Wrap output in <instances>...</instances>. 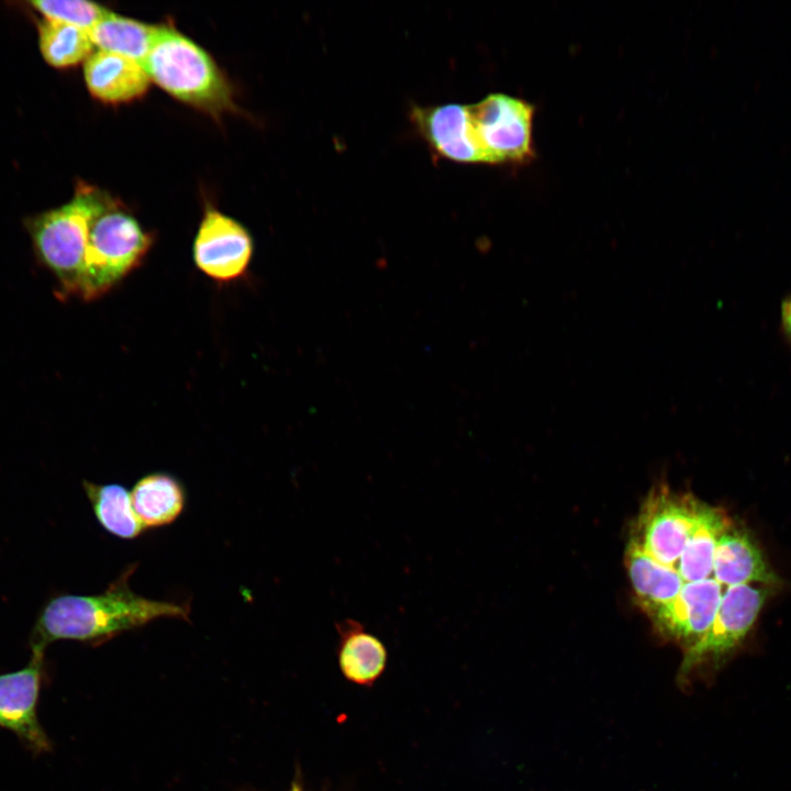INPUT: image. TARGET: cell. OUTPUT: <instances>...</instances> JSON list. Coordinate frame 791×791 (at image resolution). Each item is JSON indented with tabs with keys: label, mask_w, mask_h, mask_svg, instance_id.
I'll return each instance as SVG.
<instances>
[{
	"label": "cell",
	"mask_w": 791,
	"mask_h": 791,
	"mask_svg": "<svg viewBox=\"0 0 791 791\" xmlns=\"http://www.w3.org/2000/svg\"><path fill=\"white\" fill-rule=\"evenodd\" d=\"M252 255L248 231L232 218L207 210L193 243V260L199 270L214 281H234L246 272Z\"/></svg>",
	"instance_id": "obj_9"
},
{
	"label": "cell",
	"mask_w": 791,
	"mask_h": 791,
	"mask_svg": "<svg viewBox=\"0 0 791 791\" xmlns=\"http://www.w3.org/2000/svg\"><path fill=\"white\" fill-rule=\"evenodd\" d=\"M713 572L714 579L727 587L776 581L775 572L769 568L753 539L746 533L731 526L717 542Z\"/></svg>",
	"instance_id": "obj_14"
},
{
	"label": "cell",
	"mask_w": 791,
	"mask_h": 791,
	"mask_svg": "<svg viewBox=\"0 0 791 791\" xmlns=\"http://www.w3.org/2000/svg\"><path fill=\"white\" fill-rule=\"evenodd\" d=\"M110 201L98 190L80 186L71 201L43 213L31 226L38 256L66 294L77 296L90 227Z\"/></svg>",
	"instance_id": "obj_3"
},
{
	"label": "cell",
	"mask_w": 791,
	"mask_h": 791,
	"mask_svg": "<svg viewBox=\"0 0 791 791\" xmlns=\"http://www.w3.org/2000/svg\"><path fill=\"white\" fill-rule=\"evenodd\" d=\"M410 118L439 157L457 163H482L471 138L467 104L413 105Z\"/></svg>",
	"instance_id": "obj_11"
},
{
	"label": "cell",
	"mask_w": 791,
	"mask_h": 791,
	"mask_svg": "<svg viewBox=\"0 0 791 791\" xmlns=\"http://www.w3.org/2000/svg\"><path fill=\"white\" fill-rule=\"evenodd\" d=\"M702 503L667 489L649 495L637 520L635 541L659 562L676 568Z\"/></svg>",
	"instance_id": "obj_6"
},
{
	"label": "cell",
	"mask_w": 791,
	"mask_h": 791,
	"mask_svg": "<svg viewBox=\"0 0 791 791\" xmlns=\"http://www.w3.org/2000/svg\"><path fill=\"white\" fill-rule=\"evenodd\" d=\"M83 74L91 94L108 103L140 98L151 80L136 60L104 51H97L86 59Z\"/></svg>",
	"instance_id": "obj_12"
},
{
	"label": "cell",
	"mask_w": 791,
	"mask_h": 791,
	"mask_svg": "<svg viewBox=\"0 0 791 791\" xmlns=\"http://www.w3.org/2000/svg\"><path fill=\"white\" fill-rule=\"evenodd\" d=\"M151 244L137 220L110 201L90 227L77 296L104 294L142 263Z\"/></svg>",
	"instance_id": "obj_4"
},
{
	"label": "cell",
	"mask_w": 791,
	"mask_h": 791,
	"mask_svg": "<svg viewBox=\"0 0 791 791\" xmlns=\"http://www.w3.org/2000/svg\"><path fill=\"white\" fill-rule=\"evenodd\" d=\"M45 650L32 649L21 670L0 673V727L12 732L33 754L51 749L37 715Z\"/></svg>",
	"instance_id": "obj_8"
},
{
	"label": "cell",
	"mask_w": 791,
	"mask_h": 791,
	"mask_svg": "<svg viewBox=\"0 0 791 791\" xmlns=\"http://www.w3.org/2000/svg\"><path fill=\"white\" fill-rule=\"evenodd\" d=\"M31 3L47 20L63 22L87 31L109 12L97 3L82 0H37Z\"/></svg>",
	"instance_id": "obj_21"
},
{
	"label": "cell",
	"mask_w": 791,
	"mask_h": 791,
	"mask_svg": "<svg viewBox=\"0 0 791 791\" xmlns=\"http://www.w3.org/2000/svg\"><path fill=\"white\" fill-rule=\"evenodd\" d=\"M722 595V584L714 578L686 582L673 600L650 616L662 634L689 648L709 631Z\"/></svg>",
	"instance_id": "obj_10"
},
{
	"label": "cell",
	"mask_w": 791,
	"mask_h": 791,
	"mask_svg": "<svg viewBox=\"0 0 791 791\" xmlns=\"http://www.w3.org/2000/svg\"><path fill=\"white\" fill-rule=\"evenodd\" d=\"M82 487L98 523L110 534L133 539L145 527L136 516L130 492L119 483L99 484L83 480Z\"/></svg>",
	"instance_id": "obj_18"
},
{
	"label": "cell",
	"mask_w": 791,
	"mask_h": 791,
	"mask_svg": "<svg viewBox=\"0 0 791 791\" xmlns=\"http://www.w3.org/2000/svg\"><path fill=\"white\" fill-rule=\"evenodd\" d=\"M766 597V590L751 584L728 587L709 631L687 648L679 676L687 677L703 661L718 658L737 646L753 627Z\"/></svg>",
	"instance_id": "obj_7"
},
{
	"label": "cell",
	"mask_w": 791,
	"mask_h": 791,
	"mask_svg": "<svg viewBox=\"0 0 791 791\" xmlns=\"http://www.w3.org/2000/svg\"><path fill=\"white\" fill-rule=\"evenodd\" d=\"M136 567L127 566L101 593H68L49 599L31 631V650H45L59 639L97 644L160 617L189 621V602L153 600L130 588L129 579Z\"/></svg>",
	"instance_id": "obj_1"
},
{
	"label": "cell",
	"mask_w": 791,
	"mask_h": 791,
	"mask_svg": "<svg viewBox=\"0 0 791 791\" xmlns=\"http://www.w3.org/2000/svg\"><path fill=\"white\" fill-rule=\"evenodd\" d=\"M141 66L151 80L190 105L218 113L232 104L227 81L213 59L174 29H156Z\"/></svg>",
	"instance_id": "obj_2"
},
{
	"label": "cell",
	"mask_w": 791,
	"mask_h": 791,
	"mask_svg": "<svg viewBox=\"0 0 791 791\" xmlns=\"http://www.w3.org/2000/svg\"><path fill=\"white\" fill-rule=\"evenodd\" d=\"M467 108L471 137L482 163L520 164L534 158L533 104L498 92Z\"/></svg>",
	"instance_id": "obj_5"
},
{
	"label": "cell",
	"mask_w": 791,
	"mask_h": 791,
	"mask_svg": "<svg viewBox=\"0 0 791 791\" xmlns=\"http://www.w3.org/2000/svg\"><path fill=\"white\" fill-rule=\"evenodd\" d=\"M130 495L133 510L145 528L172 523L186 504L183 486L166 472L147 474L140 478Z\"/></svg>",
	"instance_id": "obj_16"
},
{
	"label": "cell",
	"mask_w": 791,
	"mask_h": 791,
	"mask_svg": "<svg viewBox=\"0 0 791 791\" xmlns=\"http://www.w3.org/2000/svg\"><path fill=\"white\" fill-rule=\"evenodd\" d=\"M38 40L44 59L54 67L86 62L94 46L89 31L47 19L38 25Z\"/></svg>",
	"instance_id": "obj_20"
},
{
	"label": "cell",
	"mask_w": 791,
	"mask_h": 791,
	"mask_svg": "<svg viewBox=\"0 0 791 791\" xmlns=\"http://www.w3.org/2000/svg\"><path fill=\"white\" fill-rule=\"evenodd\" d=\"M729 522L720 510L701 505L699 517L676 569L684 582L700 581L713 572L714 553Z\"/></svg>",
	"instance_id": "obj_17"
},
{
	"label": "cell",
	"mask_w": 791,
	"mask_h": 791,
	"mask_svg": "<svg viewBox=\"0 0 791 791\" xmlns=\"http://www.w3.org/2000/svg\"><path fill=\"white\" fill-rule=\"evenodd\" d=\"M625 561L634 592L649 615L673 600L686 583L676 568L659 562L633 539Z\"/></svg>",
	"instance_id": "obj_15"
},
{
	"label": "cell",
	"mask_w": 791,
	"mask_h": 791,
	"mask_svg": "<svg viewBox=\"0 0 791 791\" xmlns=\"http://www.w3.org/2000/svg\"><path fill=\"white\" fill-rule=\"evenodd\" d=\"M335 627L338 634V666L343 676L356 684H372L386 669V646L355 619L338 621Z\"/></svg>",
	"instance_id": "obj_13"
},
{
	"label": "cell",
	"mask_w": 791,
	"mask_h": 791,
	"mask_svg": "<svg viewBox=\"0 0 791 791\" xmlns=\"http://www.w3.org/2000/svg\"><path fill=\"white\" fill-rule=\"evenodd\" d=\"M290 791H301V788L298 783H294Z\"/></svg>",
	"instance_id": "obj_23"
},
{
	"label": "cell",
	"mask_w": 791,
	"mask_h": 791,
	"mask_svg": "<svg viewBox=\"0 0 791 791\" xmlns=\"http://www.w3.org/2000/svg\"><path fill=\"white\" fill-rule=\"evenodd\" d=\"M781 326L786 337L791 343V294L786 297L781 303Z\"/></svg>",
	"instance_id": "obj_22"
},
{
	"label": "cell",
	"mask_w": 791,
	"mask_h": 791,
	"mask_svg": "<svg viewBox=\"0 0 791 791\" xmlns=\"http://www.w3.org/2000/svg\"><path fill=\"white\" fill-rule=\"evenodd\" d=\"M157 26L108 12L92 29L90 38L99 51L142 63L148 54Z\"/></svg>",
	"instance_id": "obj_19"
}]
</instances>
